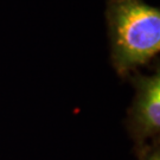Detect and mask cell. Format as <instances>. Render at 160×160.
Wrapping results in <instances>:
<instances>
[{
    "label": "cell",
    "mask_w": 160,
    "mask_h": 160,
    "mask_svg": "<svg viewBox=\"0 0 160 160\" xmlns=\"http://www.w3.org/2000/svg\"><path fill=\"white\" fill-rule=\"evenodd\" d=\"M112 63L120 76L149 63L160 50V11L143 0H107Z\"/></svg>",
    "instance_id": "1"
},
{
    "label": "cell",
    "mask_w": 160,
    "mask_h": 160,
    "mask_svg": "<svg viewBox=\"0 0 160 160\" xmlns=\"http://www.w3.org/2000/svg\"><path fill=\"white\" fill-rule=\"evenodd\" d=\"M137 89L132 109V128L139 139H145L159 133L160 128V74L145 76L138 74L133 77Z\"/></svg>",
    "instance_id": "2"
},
{
    "label": "cell",
    "mask_w": 160,
    "mask_h": 160,
    "mask_svg": "<svg viewBox=\"0 0 160 160\" xmlns=\"http://www.w3.org/2000/svg\"><path fill=\"white\" fill-rule=\"evenodd\" d=\"M147 160H160V155H159V152L157 151V152H153V154L149 157Z\"/></svg>",
    "instance_id": "3"
}]
</instances>
